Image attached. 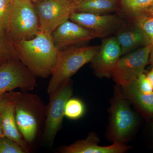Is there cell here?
Here are the masks:
<instances>
[{"mask_svg": "<svg viewBox=\"0 0 153 153\" xmlns=\"http://www.w3.org/2000/svg\"><path fill=\"white\" fill-rule=\"evenodd\" d=\"M1 94V95H0V101H1V100L2 98L3 97V94Z\"/></svg>", "mask_w": 153, "mask_h": 153, "instance_id": "f546056e", "label": "cell"}, {"mask_svg": "<svg viewBox=\"0 0 153 153\" xmlns=\"http://www.w3.org/2000/svg\"><path fill=\"white\" fill-rule=\"evenodd\" d=\"M121 87L123 93L127 99L144 114L153 117V92L150 94L142 92L137 86L136 79Z\"/></svg>", "mask_w": 153, "mask_h": 153, "instance_id": "9a60e30c", "label": "cell"}, {"mask_svg": "<svg viewBox=\"0 0 153 153\" xmlns=\"http://www.w3.org/2000/svg\"><path fill=\"white\" fill-rule=\"evenodd\" d=\"M32 2H38L40 1H43V0H30Z\"/></svg>", "mask_w": 153, "mask_h": 153, "instance_id": "f1b7e54d", "label": "cell"}, {"mask_svg": "<svg viewBox=\"0 0 153 153\" xmlns=\"http://www.w3.org/2000/svg\"><path fill=\"white\" fill-rule=\"evenodd\" d=\"M19 92L9 91L4 94L0 101V115L4 135L29 152L27 142L17 127L16 119V102Z\"/></svg>", "mask_w": 153, "mask_h": 153, "instance_id": "7c38bea8", "label": "cell"}, {"mask_svg": "<svg viewBox=\"0 0 153 153\" xmlns=\"http://www.w3.org/2000/svg\"><path fill=\"white\" fill-rule=\"evenodd\" d=\"M151 47L152 44H148L120 58L111 74L118 85H127L144 73L149 59Z\"/></svg>", "mask_w": 153, "mask_h": 153, "instance_id": "9c48e42d", "label": "cell"}, {"mask_svg": "<svg viewBox=\"0 0 153 153\" xmlns=\"http://www.w3.org/2000/svg\"><path fill=\"white\" fill-rule=\"evenodd\" d=\"M13 1V0H0V33L2 34H5L8 15Z\"/></svg>", "mask_w": 153, "mask_h": 153, "instance_id": "7402d4cb", "label": "cell"}, {"mask_svg": "<svg viewBox=\"0 0 153 153\" xmlns=\"http://www.w3.org/2000/svg\"><path fill=\"white\" fill-rule=\"evenodd\" d=\"M137 123L136 115L123 94L118 91L111 108L110 137L114 142L123 143L134 130Z\"/></svg>", "mask_w": 153, "mask_h": 153, "instance_id": "8992f818", "label": "cell"}, {"mask_svg": "<svg viewBox=\"0 0 153 153\" xmlns=\"http://www.w3.org/2000/svg\"><path fill=\"white\" fill-rule=\"evenodd\" d=\"M136 82L139 89L143 93L150 94L153 92V86L144 73L139 75Z\"/></svg>", "mask_w": 153, "mask_h": 153, "instance_id": "cb8c5ba5", "label": "cell"}, {"mask_svg": "<svg viewBox=\"0 0 153 153\" xmlns=\"http://www.w3.org/2000/svg\"><path fill=\"white\" fill-rule=\"evenodd\" d=\"M40 31L39 20L30 0H13L5 34L10 43L33 38Z\"/></svg>", "mask_w": 153, "mask_h": 153, "instance_id": "3957f363", "label": "cell"}, {"mask_svg": "<svg viewBox=\"0 0 153 153\" xmlns=\"http://www.w3.org/2000/svg\"><path fill=\"white\" fill-rule=\"evenodd\" d=\"M69 19L93 33L96 38H103L119 27L122 21L116 15H98L74 12Z\"/></svg>", "mask_w": 153, "mask_h": 153, "instance_id": "30bf717a", "label": "cell"}, {"mask_svg": "<svg viewBox=\"0 0 153 153\" xmlns=\"http://www.w3.org/2000/svg\"><path fill=\"white\" fill-rule=\"evenodd\" d=\"M115 38L120 46L122 56L129 53L146 41L149 42L147 37L140 28L122 30L118 33Z\"/></svg>", "mask_w": 153, "mask_h": 153, "instance_id": "2e32d148", "label": "cell"}, {"mask_svg": "<svg viewBox=\"0 0 153 153\" xmlns=\"http://www.w3.org/2000/svg\"><path fill=\"white\" fill-rule=\"evenodd\" d=\"M144 15H146L147 16H153V5L149 8L146 11Z\"/></svg>", "mask_w": 153, "mask_h": 153, "instance_id": "484cf974", "label": "cell"}, {"mask_svg": "<svg viewBox=\"0 0 153 153\" xmlns=\"http://www.w3.org/2000/svg\"><path fill=\"white\" fill-rule=\"evenodd\" d=\"M85 111V105L80 99L70 98L65 105L64 115L69 119L75 120L82 117Z\"/></svg>", "mask_w": 153, "mask_h": 153, "instance_id": "d6986e66", "label": "cell"}, {"mask_svg": "<svg viewBox=\"0 0 153 153\" xmlns=\"http://www.w3.org/2000/svg\"><path fill=\"white\" fill-rule=\"evenodd\" d=\"M149 61L150 62L151 64L153 65V44H152Z\"/></svg>", "mask_w": 153, "mask_h": 153, "instance_id": "4316f807", "label": "cell"}, {"mask_svg": "<svg viewBox=\"0 0 153 153\" xmlns=\"http://www.w3.org/2000/svg\"><path fill=\"white\" fill-rule=\"evenodd\" d=\"M46 109L36 94L19 92L15 113L17 127L26 142L32 143L37 138Z\"/></svg>", "mask_w": 153, "mask_h": 153, "instance_id": "277c9868", "label": "cell"}, {"mask_svg": "<svg viewBox=\"0 0 153 153\" xmlns=\"http://www.w3.org/2000/svg\"><path fill=\"white\" fill-rule=\"evenodd\" d=\"M18 58L10 43L5 34L0 33V66L14 58Z\"/></svg>", "mask_w": 153, "mask_h": 153, "instance_id": "ffe728a7", "label": "cell"}, {"mask_svg": "<svg viewBox=\"0 0 153 153\" xmlns=\"http://www.w3.org/2000/svg\"><path fill=\"white\" fill-rule=\"evenodd\" d=\"M121 5L128 16L140 17L153 5V0H121Z\"/></svg>", "mask_w": 153, "mask_h": 153, "instance_id": "ac0fdd59", "label": "cell"}, {"mask_svg": "<svg viewBox=\"0 0 153 153\" xmlns=\"http://www.w3.org/2000/svg\"><path fill=\"white\" fill-rule=\"evenodd\" d=\"M71 80L49 97L50 101L46 111L44 134V142L52 146L55 137L62 127L66 102L72 94Z\"/></svg>", "mask_w": 153, "mask_h": 153, "instance_id": "52a82bcc", "label": "cell"}, {"mask_svg": "<svg viewBox=\"0 0 153 153\" xmlns=\"http://www.w3.org/2000/svg\"><path fill=\"white\" fill-rule=\"evenodd\" d=\"M4 137L5 136L4 135L2 126L1 118V115H0V139Z\"/></svg>", "mask_w": 153, "mask_h": 153, "instance_id": "83f0119b", "label": "cell"}, {"mask_svg": "<svg viewBox=\"0 0 153 153\" xmlns=\"http://www.w3.org/2000/svg\"><path fill=\"white\" fill-rule=\"evenodd\" d=\"M140 21V28L143 31L150 43L153 44V16L143 17Z\"/></svg>", "mask_w": 153, "mask_h": 153, "instance_id": "603a6c76", "label": "cell"}, {"mask_svg": "<svg viewBox=\"0 0 153 153\" xmlns=\"http://www.w3.org/2000/svg\"><path fill=\"white\" fill-rule=\"evenodd\" d=\"M10 44L19 60L35 76L46 78L51 75L59 52L52 34L40 30L33 38Z\"/></svg>", "mask_w": 153, "mask_h": 153, "instance_id": "6da1fadb", "label": "cell"}, {"mask_svg": "<svg viewBox=\"0 0 153 153\" xmlns=\"http://www.w3.org/2000/svg\"><path fill=\"white\" fill-rule=\"evenodd\" d=\"M100 46H73L59 50L55 67L47 88L51 96L70 81V78L82 66L91 62Z\"/></svg>", "mask_w": 153, "mask_h": 153, "instance_id": "7a4b0ae2", "label": "cell"}, {"mask_svg": "<svg viewBox=\"0 0 153 153\" xmlns=\"http://www.w3.org/2000/svg\"><path fill=\"white\" fill-rule=\"evenodd\" d=\"M36 85L35 75L19 58L0 66V95L17 88L27 92L33 90Z\"/></svg>", "mask_w": 153, "mask_h": 153, "instance_id": "ba28073f", "label": "cell"}, {"mask_svg": "<svg viewBox=\"0 0 153 153\" xmlns=\"http://www.w3.org/2000/svg\"><path fill=\"white\" fill-rule=\"evenodd\" d=\"M52 36L54 45L59 50L85 44L96 38L89 30L68 20L58 26Z\"/></svg>", "mask_w": 153, "mask_h": 153, "instance_id": "4fadbf2b", "label": "cell"}, {"mask_svg": "<svg viewBox=\"0 0 153 153\" xmlns=\"http://www.w3.org/2000/svg\"><path fill=\"white\" fill-rule=\"evenodd\" d=\"M146 76L153 87V65L150 71L147 74Z\"/></svg>", "mask_w": 153, "mask_h": 153, "instance_id": "d4e9b609", "label": "cell"}, {"mask_svg": "<svg viewBox=\"0 0 153 153\" xmlns=\"http://www.w3.org/2000/svg\"><path fill=\"white\" fill-rule=\"evenodd\" d=\"M121 50L115 37L103 40L98 52L91 60V66L99 77H110L120 58Z\"/></svg>", "mask_w": 153, "mask_h": 153, "instance_id": "8fae6325", "label": "cell"}, {"mask_svg": "<svg viewBox=\"0 0 153 153\" xmlns=\"http://www.w3.org/2000/svg\"><path fill=\"white\" fill-rule=\"evenodd\" d=\"M79 1L43 0L35 8L39 20L40 31L52 34L55 29L76 12Z\"/></svg>", "mask_w": 153, "mask_h": 153, "instance_id": "5b68a950", "label": "cell"}, {"mask_svg": "<svg viewBox=\"0 0 153 153\" xmlns=\"http://www.w3.org/2000/svg\"><path fill=\"white\" fill-rule=\"evenodd\" d=\"M99 139L95 134H89L85 139L75 142L61 149L62 153H123L129 149L124 143L114 142L112 145L102 146L99 145Z\"/></svg>", "mask_w": 153, "mask_h": 153, "instance_id": "5bb4252c", "label": "cell"}, {"mask_svg": "<svg viewBox=\"0 0 153 153\" xmlns=\"http://www.w3.org/2000/svg\"><path fill=\"white\" fill-rule=\"evenodd\" d=\"M116 9L117 0H80L76 12L105 15Z\"/></svg>", "mask_w": 153, "mask_h": 153, "instance_id": "e0dca14e", "label": "cell"}, {"mask_svg": "<svg viewBox=\"0 0 153 153\" xmlns=\"http://www.w3.org/2000/svg\"><path fill=\"white\" fill-rule=\"evenodd\" d=\"M74 1H79V0H74Z\"/></svg>", "mask_w": 153, "mask_h": 153, "instance_id": "4dcf8cb0", "label": "cell"}, {"mask_svg": "<svg viewBox=\"0 0 153 153\" xmlns=\"http://www.w3.org/2000/svg\"><path fill=\"white\" fill-rule=\"evenodd\" d=\"M26 150L20 145L5 137L0 139V153H25Z\"/></svg>", "mask_w": 153, "mask_h": 153, "instance_id": "44dd1931", "label": "cell"}]
</instances>
